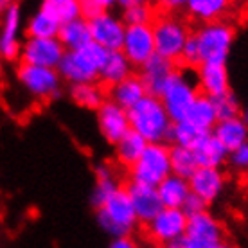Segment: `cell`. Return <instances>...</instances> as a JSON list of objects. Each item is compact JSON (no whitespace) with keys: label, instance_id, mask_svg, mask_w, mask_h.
Segmentation results:
<instances>
[{"label":"cell","instance_id":"cell-1","mask_svg":"<svg viewBox=\"0 0 248 248\" xmlns=\"http://www.w3.org/2000/svg\"><path fill=\"white\" fill-rule=\"evenodd\" d=\"M130 130L139 133L148 144H166L171 135L173 121L169 119L162 101L155 95H146L128 110Z\"/></svg>","mask_w":248,"mask_h":248},{"label":"cell","instance_id":"cell-33","mask_svg":"<svg viewBox=\"0 0 248 248\" xmlns=\"http://www.w3.org/2000/svg\"><path fill=\"white\" fill-rule=\"evenodd\" d=\"M169 162H171V174L180 176L184 180H189L198 169V162L192 149L180 148V146L169 148Z\"/></svg>","mask_w":248,"mask_h":248},{"label":"cell","instance_id":"cell-44","mask_svg":"<svg viewBox=\"0 0 248 248\" xmlns=\"http://www.w3.org/2000/svg\"><path fill=\"white\" fill-rule=\"evenodd\" d=\"M9 4H11V2H7V0H0V16H2V15L7 11Z\"/></svg>","mask_w":248,"mask_h":248},{"label":"cell","instance_id":"cell-42","mask_svg":"<svg viewBox=\"0 0 248 248\" xmlns=\"http://www.w3.org/2000/svg\"><path fill=\"white\" fill-rule=\"evenodd\" d=\"M108 248H139V247H137L133 237H117V239H112Z\"/></svg>","mask_w":248,"mask_h":248},{"label":"cell","instance_id":"cell-46","mask_svg":"<svg viewBox=\"0 0 248 248\" xmlns=\"http://www.w3.org/2000/svg\"><path fill=\"white\" fill-rule=\"evenodd\" d=\"M0 72H2V60H0Z\"/></svg>","mask_w":248,"mask_h":248},{"label":"cell","instance_id":"cell-27","mask_svg":"<svg viewBox=\"0 0 248 248\" xmlns=\"http://www.w3.org/2000/svg\"><path fill=\"white\" fill-rule=\"evenodd\" d=\"M184 121L192 124L198 130L211 133L214 130V126L217 124V115L211 97H205V95L200 93L198 97L194 99V103L191 105V108H189V112H187Z\"/></svg>","mask_w":248,"mask_h":248},{"label":"cell","instance_id":"cell-22","mask_svg":"<svg viewBox=\"0 0 248 248\" xmlns=\"http://www.w3.org/2000/svg\"><path fill=\"white\" fill-rule=\"evenodd\" d=\"M211 133L223 144L229 153L232 149L248 142V124L245 123L243 117L217 121V124L214 126V130Z\"/></svg>","mask_w":248,"mask_h":248},{"label":"cell","instance_id":"cell-14","mask_svg":"<svg viewBox=\"0 0 248 248\" xmlns=\"http://www.w3.org/2000/svg\"><path fill=\"white\" fill-rule=\"evenodd\" d=\"M95 117H97V128H99L101 137L112 146H115L130 131L128 112L112 101L106 99L95 112Z\"/></svg>","mask_w":248,"mask_h":248},{"label":"cell","instance_id":"cell-2","mask_svg":"<svg viewBox=\"0 0 248 248\" xmlns=\"http://www.w3.org/2000/svg\"><path fill=\"white\" fill-rule=\"evenodd\" d=\"M95 219L103 232L113 239L117 237H131L139 227V219L133 211L126 187H119L112 196L103 202L95 209Z\"/></svg>","mask_w":248,"mask_h":248},{"label":"cell","instance_id":"cell-28","mask_svg":"<svg viewBox=\"0 0 248 248\" xmlns=\"http://www.w3.org/2000/svg\"><path fill=\"white\" fill-rule=\"evenodd\" d=\"M184 7L194 20H198L202 24H209V22L223 20V16L230 9V2L227 0H187Z\"/></svg>","mask_w":248,"mask_h":248},{"label":"cell","instance_id":"cell-20","mask_svg":"<svg viewBox=\"0 0 248 248\" xmlns=\"http://www.w3.org/2000/svg\"><path fill=\"white\" fill-rule=\"evenodd\" d=\"M146 95H148V92H146V87H144V83L140 81L139 74L128 76L126 79H123L121 83H117V85H113V87H110L106 90L108 101L115 103V105L121 106L126 112L130 108H133L139 101H142Z\"/></svg>","mask_w":248,"mask_h":248},{"label":"cell","instance_id":"cell-26","mask_svg":"<svg viewBox=\"0 0 248 248\" xmlns=\"http://www.w3.org/2000/svg\"><path fill=\"white\" fill-rule=\"evenodd\" d=\"M115 6L121 9V20L126 27L133 25H151L155 20V7L144 0H119Z\"/></svg>","mask_w":248,"mask_h":248},{"label":"cell","instance_id":"cell-43","mask_svg":"<svg viewBox=\"0 0 248 248\" xmlns=\"http://www.w3.org/2000/svg\"><path fill=\"white\" fill-rule=\"evenodd\" d=\"M207 248H234V247L227 241H221V243H216V245H209Z\"/></svg>","mask_w":248,"mask_h":248},{"label":"cell","instance_id":"cell-39","mask_svg":"<svg viewBox=\"0 0 248 248\" xmlns=\"http://www.w3.org/2000/svg\"><path fill=\"white\" fill-rule=\"evenodd\" d=\"M227 162L230 164V168L237 171V173H248V142L232 149L229 153Z\"/></svg>","mask_w":248,"mask_h":248},{"label":"cell","instance_id":"cell-35","mask_svg":"<svg viewBox=\"0 0 248 248\" xmlns=\"http://www.w3.org/2000/svg\"><path fill=\"white\" fill-rule=\"evenodd\" d=\"M207 135H209L207 131H202L198 128H194L192 124L186 123V121H180V123H173L169 140L173 142V146L194 149Z\"/></svg>","mask_w":248,"mask_h":248},{"label":"cell","instance_id":"cell-30","mask_svg":"<svg viewBox=\"0 0 248 248\" xmlns=\"http://www.w3.org/2000/svg\"><path fill=\"white\" fill-rule=\"evenodd\" d=\"M68 97L74 101L76 105L87 110L97 112L101 105L105 103L106 90L99 83H81V85H70L68 87Z\"/></svg>","mask_w":248,"mask_h":248},{"label":"cell","instance_id":"cell-25","mask_svg":"<svg viewBox=\"0 0 248 248\" xmlns=\"http://www.w3.org/2000/svg\"><path fill=\"white\" fill-rule=\"evenodd\" d=\"M58 40L62 42L65 50H78L92 44V34H90V24L85 18H76L72 22H67L60 27Z\"/></svg>","mask_w":248,"mask_h":248},{"label":"cell","instance_id":"cell-31","mask_svg":"<svg viewBox=\"0 0 248 248\" xmlns=\"http://www.w3.org/2000/svg\"><path fill=\"white\" fill-rule=\"evenodd\" d=\"M119 187H121L119 176H117V173L113 171L112 166L99 164V166L95 168V186H93L92 198H90L93 209H97L108 196H112L113 192L117 191Z\"/></svg>","mask_w":248,"mask_h":248},{"label":"cell","instance_id":"cell-4","mask_svg":"<svg viewBox=\"0 0 248 248\" xmlns=\"http://www.w3.org/2000/svg\"><path fill=\"white\" fill-rule=\"evenodd\" d=\"M153 38H155V54L171 63L180 62L182 50L192 32L184 18L173 13L156 15L153 24Z\"/></svg>","mask_w":248,"mask_h":248},{"label":"cell","instance_id":"cell-13","mask_svg":"<svg viewBox=\"0 0 248 248\" xmlns=\"http://www.w3.org/2000/svg\"><path fill=\"white\" fill-rule=\"evenodd\" d=\"M88 24H90V34H92L93 44H97L108 52L123 49L126 25H124L119 15L112 11L105 13L99 18L90 20Z\"/></svg>","mask_w":248,"mask_h":248},{"label":"cell","instance_id":"cell-17","mask_svg":"<svg viewBox=\"0 0 248 248\" xmlns=\"http://www.w3.org/2000/svg\"><path fill=\"white\" fill-rule=\"evenodd\" d=\"M126 191H128V196H130V202L133 205V211L137 214L139 223L148 225L164 209L160 198H158L156 187H149V186H142V184L130 182L126 186Z\"/></svg>","mask_w":248,"mask_h":248},{"label":"cell","instance_id":"cell-45","mask_svg":"<svg viewBox=\"0 0 248 248\" xmlns=\"http://www.w3.org/2000/svg\"><path fill=\"white\" fill-rule=\"evenodd\" d=\"M241 117L245 119V123L248 124V106H247V108H243V115H241Z\"/></svg>","mask_w":248,"mask_h":248},{"label":"cell","instance_id":"cell-19","mask_svg":"<svg viewBox=\"0 0 248 248\" xmlns=\"http://www.w3.org/2000/svg\"><path fill=\"white\" fill-rule=\"evenodd\" d=\"M196 87L205 97H219L230 92V78L227 65H209L203 63L196 68Z\"/></svg>","mask_w":248,"mask_h":248},{"label":"cell","instance_id":"cell-6","mask_svg":"<svg viewBox=\"0 0 248 248\" xmlns=\"http://www.w3.org/2000/svg\"><path fill=\"white\" fill-rule=\"evenodd\" d=\"M130 182L158 187L171 174L168 144H148L142 156L128 169Z\"/></svg>","mask_w":248,"mask_h":248},{"label":"cell","instance_id":"cell-12","mask_svg":"<svg viewBox=\"0 0 248 248\" xmlns=\"http://www.w3.org/2000/svg\"><path fill=\"white\" fill-rule=\"evenodd\" d=\"M126 60L131 63L133 68H140L142 65L155 56V38L151 25H133L126 27L123 49H121Z\"/></svg>","mask_w":248,"mask_h":248},{"label":"cell","instance_id":"cell-11","mask_svg":"<svg viewBox=\"0 0 248 248\" xmlns=\"http://www.w3.org/2000/svg\"><path fill=\"white\" fill-rule=\"evenodd\" d=\"M187 219L186 212L182 209H162L148 225H146V232H148L149 239L160 247H166L169 243L182 239L186 236L187 230Z\"/></svg>","mask_w":248,"mask_h":248},{"label":"cell","instance_id":"cell-34","mask_svg":"<svg viewBox=\"0 0 248 248\" xmlns=\"http://www.w3.org/2000/svg\"><path fill=\"white\" fill-rule=\"evenodd\" d=\"M40 9L49 13L60 25L81 16L79 0H44L40 4Z\"/></svg>","mask_w":248,"mask_h":248},{"label":"cell","instance_id":"cell-3","mask_svg":"<svg viewBox=\"0 0 248 248\" xmlns=\"http://www.w3.org/2000/svg\"><path fill=\"white\" fill-rule=\"evenodd\" d=\"M106 52L97 44H88L78 50H67L62 63L58 65V74L63 83L81 85V83H97L99 68L106 58Z\"/></svg>","mask_w":248,"mask_h":248},{"label":"cell","instance_id":"cell-7","mask_svg":"<svg viewBox=\"0 0 248 248\" xmlns=\"http://www.w3.org/2000/svg\"><path fill=\"white\" fill-rule=\"evenodd\" d=\"M16 81L32 99L52 101L63 92V81L56 68L32 67L20 63L16 68Z\"/></svg>","mask_w":248,"mask_h":248},{"label":"cell","instance_id":"cell-36","mask_svg":"<svg viewBox=\"0 0 248 248\" xmlns=\"http://www.w3.org/2000/svg\"><path fill=\"white\" fill-rule=\"evenodd\" d=\"M214 103V110H216L217 121H227V119H236L243 115V108L241 103L237 99V95L232 90L219 97H214L212 99Z\"/></svg>","mask_w":248,"mask_h":248},{"label":"cell","instance_id":"cell-21","mask_svg":"<svg viewBox=\"0 0 248 248\" xmlns=\"http://www.w3.org/2000/svg\"><path fill=\"white\" fill-rule=\"evenodd\" d=\"M131 74H133V67L126 60V56L121 50H112V52H106L105 62H103V65L99 68L97 83L103 88H110L113 85L121 83L123 79H126Z\"/></svg>","mask_w":248,"mask_h":248},{"label":"cell","instance_id":"cell-9","mask_svg":"<svg viewBox=\"0 0 248 248\" xmlns=\"http://www.w3.org/2000/svg\"><path fill=\"white\" fill-rule=\"evenodd\" d=\"M24 13L22 6L11 2L7 11L0 16V60L16 62L22 49V31H24Z\"/></svg>","mask_w":248,"mask_h":248},{"label":"cell","instance_id":"cell-8","mask_svg":"<svg viewBox=\"0 0 248 248\" xmlns=\"http://www.w3.org/2000/svg\"><path fill=\"white\" fill-rule=\"evenodd\" d=\"M198 95L200 92L198 87H196V81L192 79L186 70L176 68L173 79L169 81V85L166 87V90L162 92L158 99L162 101L169 119L173 123H180L186 119L189 108Z\"/></svg>","mask_w":248,"mask_h":248},{"label":"cell","instance_id":"cell-10","mask_svg":"<svg viewBox=\"0 0 248 248\" xmlns=\"http://www.w3.org/2000/svg\"><path fill=\"white\" fill-rule=\"evenodd\" d=\"M65 52L67 50L58 38H25L20 49V63L32 67L58 68Z\"/></svg>","mask_w":248,"mask_h":248},{"label":"cell","instance_id":"cell-37","mask_svg":"<svg viewBox=\"0 0 248 248\" xmlns=\"http://www.w3.org/2000/svg\"><path fill=\"white\" fill-rule=\"evenodd\" d=\"M113 6H115V2L112 0H79L81 18H85L87 22L99 18L101 15L110 13Z\"/></svg>","mask_w":248,"mask_h":248},{"label":"cell","instance_id":"cell-29","mask_svg":"<svg viewBox=\"0 0 248 248\" xmlns=\"http://www.w3.org/2000/svg\"><path fill=\"white\" fill-rule=\"evenodd\" d=\"M146 148H148V142H146L139 133L130 130L117 144H115V146H113L115 160H117L119 166L130 169L131 166L142 156L144 149Z\"/></svg>","mask_w":248,"mask_h":248},{"label":"cell","instance_id":"cell-18","mask_svg":"<svg viewBox=\"0 0 248 248\" xmlns=\"http://www.w3.org/2000/svg\"><path fill=\"white\" fill-rule=\"evenodd\" d=\"M186 237L200 245H216V243L225 241L223 225L219 223V219L214 214L203 211L187 219Z\"/></svg>","mask_w":248,"mask_h":248},{"label":"cell","instance_id":"cell-40","mask_svg":"<svg viewBox=\"0 0 248 248\" xmlns=\"http://www.w3.org/2000/svg\"><path fill=\"white\" fill-rule=\"evenodd\" d=\"M182 211L186 212L187 217H191V216H194V214H200V212L207 211V205H205L198 196L191 194V196L186 200V203H184V207H182Z\"/></svg>","mask_w":248,"mask_h":248},{"label":"cell","instance_id":"cell-24","mask_svg":"<svg viewBox=\"0 0 248 248\" xmlns=\"http://www.w3.org/2000/svg\"><path fill=\"white\" fill-rule=\"evenodd\" d=\"M192 153L196 156L198 168H212V169H221L227 158H229V151L216 137L209 133L203 140L192 149Z\"/></svg>","mask_w":248,"mask_h":248},{"label":"cell","instance_id":"cell-41","mask_svg":"<svg viewBox=\"0 0 248 248\" xmlns=\"http://www.w3.org/2000/svg\"><path fill=\"white\" fill-rule=\"evenodd\" d=\"M209 245H200V243H194L191 241L189 237H182V239H176V241L169 243V245H166V247L162 248H207Z\"/></svg>","mask_w":248,"mask_h":248},{"label":"cell","instance_id":"cell-15","mask_svg":"<svg viewBox=\"0 0 248 248\" xmlns=\"http://www.w3.org/2000/svg\"><path fill=\"white\" fill-rule=\"evenodd\" d=\"M187 182L191 187V194L198 196L205 205H209L221 196L227 184V176L221 169L198 168Z\"/></svg>","mask_w":248,"mask_h":248},{"label":"cell","instance_id":"cell-23","mask_svg":"<svg viewBox=\"0 0 248 248\" xmlns=\"http://www.w3.org/2000/svg\"><path fill=\"white\" fill-rule=\"evenodd\" d=\"M156 192H158V198H160L164 209H182L186 200L191 196V187L187 180L169 174L168 178L156 187Z\"/></svg>","mask_w":248,"mask_h":248},{"label":"cell","instance_id":"cell-38","mask_svg":"<svg viewBox=\"0 0 248 248\" xmlns=\"http://www.w3.org/2000/svg\"><path fill=\"white\" fill-rule=\"evenodd\" d=\"M180 62L189 68H198L202 65V56H200V47H198V42H196V36H194V32H192L189 40H187L186 47L182 50V56H180Z\"/></svg>","mask_w":248,"mask_h":248},{"label":"cell","instance_id":"cell-16","mask_svg":"<svg viewBox=\"0 0 248 248\" xmlns=\"http://www.w3.org/2000/svg\"><path fill=\"white\" fill-rule=\"evenodd\" d=\"M174 72H176V65L160 56H153L146 65L140 67L139 70V78L146 87L148 95H155L160 97L162 92L166 90L169 81L173 79Z\"/></svg>","mask_w":248,"mask_h":248},{"label":"cell","instance_id":"cell-32","mask_svg":"<svg viewBox=\"0 0 248 248\" xmlns=\"http://www.w3.org/2000/svg\"><path fill=\"white\" fill-rule=\"evenodd\" d=\"M60 27L62 25L58 24L49 13H45L44 9L38 7L36 11L27 18L24 31L25 38H58Z\"/></svg>","mask_w":248,"mask_h":248},{"label":"cell","instance_id":"cell-5","mask_svg":"<svg viewBox=\"0 0 248 248\" xmlns=\"http://www.w3.org/2000/svg\"><path fill=\"white\" fill-rule=\"evenodd\" d=\"M200 47L202 65H227L230 50L236 40V29L227 20H216L209 24H202L194 32Z\"/></svg>","mask_w":248,"mask_h":248}]
</instances>
